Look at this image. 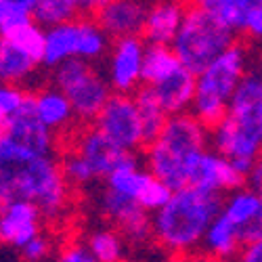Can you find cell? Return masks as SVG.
Instances as JSON below:
<instances>
[{
	"instance_id": "cell-1",
	"label": "cell",
	"mask_w": 262,
	"mask_h": 262,
	"mask_svg": "<svg viewBox=\"0 0 262 262\" xmlns=\"http://www.w3.org/2000/svg\"><path fill=\"white\" fill-rule=\"evenodd\" d=\"M72 195L57 154H34L0 130V210L13 200H30L45 221L57 223L70 212Z\"/></svg>"
},
{
	"instance_id": "cell-2",
	"label": "cell",
	"mask_w": 262,
	"mask_h": 262,
	"mask_svg": "<svg viewBox=\"0 0 262 262\" xmlns=\"http://www.w3.org/2000/svg\"><path fill=\"white\" fill-rule=\"evenodd\" d=\"M225 195L195 185L174 189L170 200L151 214L154 244L170 256H195Z\"/></svg>"
},
{
	"instance_id": "cell-3",
	"label": "cell",
	"mask_w": 262,
	"mask_h": 262,
	"mask_svg": "<svg viewBox=\"0 0 262 262\" xmlns=\"http://www.w3.org/2000/svg\"><path fill=\"white\" fill-rule=\"evenodd\" d=\"M210 147L250 172L262 156V76L250 70L237 86L223 120L210 128Z\"/></svg>"
},
{
	"instance_id": "cell-4",
	"label": "cell",
	"mask_w": 262,
	"mask_h": 262,
	"mask_svg": "<svg viewBox=\"0 0 262 262\" xmlns=\"http://www.w3.org/2000/svg\"><path fill=\"white\" fill-rule=\"evenodd\" d=\"M210 147V128L191 112L168 116L160 135L145 145V166L172 189L191 185L200 156Z\"/></svg>"
},
{
	"instance_id": "cell-5",
	"label": "cell",
	"mask_w": 262,
	"mask_h": 262,
	"mask_svg": "<svg viewBox=\"0 0 262 262\" xmlns=\"http://www.w3.org/2000/svg\"><path fill=\"white\" fill-rule=\"evenodd\" d=\"M254 59L246 42L237 40L202 72L195 74V99L191 114L208 128L218 124L227 114L237 86L252 70Z\"/></svg>"
},
{
	"instance_id": "cell-6",
	"label": "cell",
	"mask_w": 262,
	"mask_h": 262,
	"mask_svg": "<svg viewBox=\"0 0 262 262\" xmlns=\"http://www.w3.org/2000/svg\"><path fill=\"white\" fill-rule=\"evenodd\" d=\"M237 30L216 13L193 3L187 7L183 26L172 40V49L187 70L198 74L237 42Z\"/></svg>"
},
{
	"instance_id": "cell-7",
	"label": "cell",
	"mask_w": 262,
	"mask_h": 262,
	"mask_svg": "<svg viewBox=\"0 0 262 262\" xmlns=\"http://www.w3.org/2000/svg\"><path fill=\"white\" fill-rule=\"evenodd\" d=\"M112 49V38L91 15H80L47 28L45 68L53 70L70 59L103 61Z\"/></svg>"
},
{
	"instance_id": "cell-8",
	"label": "cell",
	"mask_w": 262,
	"mask_h": 262,
	"mask_svg": "<svg viewBox=\"0 0 262 262\" xmlns=\"http://www.w3.org/2000/svg\"><path fill=\"white\" fill-rule=\"evenodd\" d=\"M51 82L68 95L72 101L78 124H93L107 99L112 97V86L105 72L97 68L95 61L70 59L53 68Z\"/></svg>"
},
{
	"instance_id": "cell-9",
	"label": "cell",
	"mask_w": 262,
	"mask_h": 262,
	"mask_svg": "<svg viewBox=\"0 0 262 262\" xmlns=\"http://www.w3.org/2000/svg\"><path fill=\"white\" fill-rule=\"evenodd\" d=\"M101 183L109 189H114L116 193L124 195V198L137 202L151 214L160 210L170 200L174 191L170 185L158 179L137 154H130V151Z\"/></svg>"
},
{
	"instance_id": "cell-10",
	"label": "cell",
	"mask_w": 262,
	"mask_h": 262,
	"mask_svg": "<svg viewBox=\"0 0 262 262\" xmlns=\"http://www.w3.org/2000/svg\"><path fill=\"white\" fill-rule=\"evenodd\" d=\"M93 124L120 149L130 154H139L147 145L135 93H112Z\"/></svg>"
},
{
	"instance_id": "cell-11",
	"label": "cell",
	"mask_w": 262,
	"mask_h": 262,
	"mask_svg": "<svg viewBox=\"0 0 262 262\" xmlns=\"http://www.w3.org/2000/svg\"><path fill=\"white\" fill-rule=\"evenodd\" d=\"M95 208L103 221L122 231L126 242L135 248L147 246L154 242V223L151 212H147L137 202L124 198L109 187H101L95 198Z\"/></svg>"
},
{
	"instance_id": "cell-12",
	"label": "cell",
	"mask_w": 262,
	"mask_h": 262,
	"mask_svg": "<svg viewBox=\"0 0 262 262\" xmlns=\"http://www.w3.org/2000/svg\"><path fill=\"white\" fill-rule=\"evenodd\" d=\"M143 36H124L112 42L105 57V76L114 93H137L143 86Z\"/></svg>"
},
{
	"instance_id": "cell-13",
	"label": "cell",
	"mask_w": 262,
	"mask_h": 262,
	"mask_svg": "<svg viewBox=\"0 0 262 262\" xmlns=\"http://www.w3.org/2000/svg\"><path fill=\"white\" fill-rule=\"evenodd\" d=\"M221 212L239 229L244 246L262 239V191L244 185L223 198Z\"/></svg>"
},
{
	"instance_id": "cell-14",
	"label": "cell",
	"mask_w": 262,
	"mask_h": 262,
	"mask_svg": "<svg viewBox=\"0 0 262 262\" xmlns=\"http://www.w3.org/2000/svg\"><path fill=\"white\" fill-rule=\"evenodd\" d=\"M191 185L227 195L233 189L248 185V174L239 170L231 158H227L223 154H218L216 149L208 147L193 168Z\"/></svg>"
},
{
	"instance_id": "cell-15",
	"label": "cell",
	"mask_w": 262,
	"mask_h": 262,
	"mask_svg": "<svg viewBox=\"0 0 262 262\" xmlns=\"http://www.w3.org/2000/svg\"><path fill=\"white\" fill-rule=\"evenodd\" d=\"M45 216L30 200H13L5 210H0V246L21 250L30 239L42 233Z\"/></svg>"
},
{
	"instance_id": "cell-16",
	"label": "cell",
	"mask_w": 262,
	"mask_h": 262,
	"mask_svg": "<svg viewBox=\"0 0 262 262\" xmlns=\"http://www.w3.org/2000/svg\"><path fill=\"white\" fill-rule=\"evenodd\" d=\"M3 133L7 137H11L15 143H19L21 147H26L34 154H57L59 149V135H55L53 130L40 122V118L34 114V107L30 101V93L28 99L24 103V107L3 126Z\"/></svg>"
},
{
	"instance_id": "cell-17",
	"label": "cell",
	"mask_w": 262,
	"mask_h": 262,
	"mask_svg": "<svg viewBox=\"0 0 262 262\" xmlns=\"http://www.w3.org/2000/svg\"><path fill=\"white\" fill-rule=\"evenodd\" d=\"M70 147L76 149L89 162L97 181H103L116 168V164L128 154V151L120 149L112 139H107L95 124H82V128L72 137Z\"/></svg>"
},
{
	"instance_id": "cell-18",
	"label": "cell",
	"mask_w": 262,
	"mask_h": 262,
	"mask_svg": "<svg viewBox=\"0 0 262 262\" xmlns=\"http://www.w3.org/2000/svg\"><path fill=\"white\" fill-rule=\"evenodd\" d=\"M30 101L34 107V114L40 118V122H45L55 135H70L76 128V114L72 101L68 99L59 86L53 82L49 86H42L30 93Z\"/></svg>"
},
{
	"instance_id": "cell-19",
	"label": "cell",
	"mask_w": 262,
	"mask_h": 262,
	"mask_svg": "<svg viewBox=\"0 0 262 262\" xmlns=\"http://www.w3.org/2000/svg\"><path fill=\"white\" fill-rule=\"evenodd\" d=\"M149 5L151 0H112L95 15V19L112 40L124 36H141Z\"/></svg>"
},
{
	"instance_id": "cell-20",
	"label": "cell",
	"mask_w": 262,
	"mask_h": 262,
	"mask_svg": "<svg viewBox=\"0 0 262 262\" xmlns=\"http://www.w3.org/2000/svg\"><path fill=\"white\" fill-rule=\"evenodd\" d=\"M187 7L183 0H151L141 32L143 40L147 45H172L183 26Z\"/></svg>"
},
{
	"instance_id": "cell-21",
	"label": "cell",
	"mask_w": 262,
	"mask_h": 262,
	"mask_svg": "<svg viewBox=\"0 0 262 262\" xmlns=\"http://www.w3.org/2000/svg\"><path fill=\"white\" fill-rule=\"evenodd\" d=\"M244 250V242L239 229L229 221V218L218 212V216L210 223L204 242H202V254L212 260H233L239 258Z\"/></svg>"
},
{
	"instance_id": "cell-22",
	"label": "cell",
	"mask_w": 262,
	"mask_h": 262,
	"mask_svg": "<svg viewBox=\"0 0 262 262\" xmlns=\"http://www.w3.org/2000/svg\"><path fill=\"white\" fill-rule=\"evenodd\" d=\"M151 91L156 93L168 116L191 112V105L195 99V74L183 65L177 74H172L164 82L151 86Z\"/></svg>"
},
{
	"instance_id": "cell-23",
	"label": "cell",
	"mask_w": 262,
	"mask_h": 262,
	"mask_svg": "<svg viewBox=\"0 0 262 262\" xmlns=\"http://www.w3.org/2000/svg\"><path fill=\"white\" fill-rule=\"evenodd\" d=\"M3 40L13 45L15 49L24 51L28 55H32L34 59H38L45 65V45H47V28L38 24L34 17H26L19 19L15 24L7 26L0 30Z\"/></svg>"
},
{
	"instance_id": "cell-24",
	"label": "cell",
	"mask_w": 262,
	"mask_h": 262,
	"mask_svg": "<svg viewBox=\"0 0 262 262\" xmlns=\"http://www.w3.org/2000/svg\"><path fill=\"white\" fill-rule=\"evenodd\" d=\"M40 65L42 63L38 59L3 40V47H0V80L3 82L24 86L36 78Z\"/></svg>"
},
{
	"instance_id": "cell-25",
	"label": "cell",
	"mask_w": 262,
	"mask_h": 262,
	"mask_svg": "<svg viewBox=\"0 0 262 262\" xmlns=\"http://www.w3.org/2000/svg\"><path fill=\"white\" fill-rule=\"evenodd\" d=\"M86 244H89L95 262H120L128 256V242L122 235V231L114 225H103L93 229L86 235Z\"/></svg>"
},
{
	"instance_id": "cell-26",
	"label": "cell",
	"mask_w": 262,
	"mask_h": 262,
	"mask_svg": "<svg viewBox=\"0 0 262 262\" xmlns=\"http://www.w3.org/2000/svg\"><path fill=\"white\" fill-rule=\"evenodd\" d=\"M183 68L172 45H147L143 59V84L154 86L177 74Z\"/></svg>"
},
{
	"instance_id": "cell-27",
	"label": "cell",
	"mask_w": 262,
	"mask_h": 262,
	"mask_svg": "<svg viewBox=\"0 0 262 262\" xmlns=\"http://www.w3.org/2000/svg\"><path fill=\"white\" fill-rule=\"evenodd\" d=\"M137 105H139V112H141V120H143V128H145V139L147 143L160 135V130L164 128L168 114L164 105L160 103V99L156 97V93L151 91V86L143 84L141 89L135 93Z\"/></svg>"
},
{
	"instance_id": "cell-28",
	"label": "cell",
	"mask_w": 262,
	"mask_h": 262,
	"mask_svg": "<svg viewBox=\"0 0 262 262\" xmlns=\"http://www.w3.org/2000/svg\"><path fill=\"white\" fill-rule=\"evenodd\" d=\"M82 15L80 0H36L34 19L45 28Z\"/></svg>"
},
{
	"instance_id": "cell-29",
	"label": "cell",
	"mask_w": 262,
	"mask_h": 262,
	"mask_svg": "<svg viewBox=\"0 0 262 262\" xmlns=\"http://www.w3.org/2000/svg\"><path fill=\"white\" fill-rule=\"evenodd\" d=\"M193 3L216 13L223 21H227L233 30H237V34H239V28H242L248 11L254 7H262V0H193Z\"/></svg>"
},
{
	"instance_id": "cell-30",
	"label": "cell",
	"mask_w": 262,
	"mask_h": 262,
	"mask_svg": "<svg viewBox=\"0 0 262 262\" xmlns=\"http://www.w3.org/2000/svg\"><path fill=\"white\" fill-rule=\"evenodd\" d=\"M59 160H61V168L65 172V177H68V181L74 189H86L93 183H97L93 168L89 166V162H86L76 149L68 147Z\"/></svg>"
},
{
	"instance_id": "cell-31",
	"label": "cell",
	"mask_w": 262,
	"mask_h": 262,
	"mask_svg": "<svg viewBox=\"0 0 262 262\" xmlns=\"http://www.w3.org/2000/svg\"><path fill=\"white\" fill-rule=\"evenodd\" d=\"M26 99H28V91H24V86L0 80V126H5L24 107Z\"/></svg>"
},
{
	"instance_id": "cell-32",
	"label": "cell",
	"mask_w": 262,
	"mask_h": 262,
	"mask_svg": "<svg viewBox=\"0 0 262 262\" xmlns=\"http://www.w3.org/2000/svg\"><path fill=\"white\" fill-rule=\"evenodd\" d=\"M36 0H0V30L19 19L34 17Z\"/></svg>"
},
{
	"instance_id": "cell-33",
	"label": "cell",
	"mask_w": 262,
	"mask_h": 262,
	"mask_svg": "<svg viewBox=\"0 0 262 262\" xmlns=\"http://www.w3.org/2000/svg\"><path fill=\"white\" fill-rule=\"evenodd\" d=\"M19 256L24 260H30V262H40V260H47L53 256V239L42 231L38 235H34L30 242L19 250Z\"/></svg>"
},
{
	"instance_id": "cell-34",
	"label": "cell",
	"mask_w": 262,
	"mask_h": 262,
	"mask_svg": "<svg viewBox=\"0 0 262 262\" xmlns=\"http://www.w3.org/2000/svg\"><path fill=\"white\" fill-rule=\"evenodd\" d=\"M239 34L252 45L262 47V7H254L248 11L242 28H239Z\"/></svg>"
},
{
	"instance_id": "cell-35",
	"label": "cell",
	"mask_w": 262,
	"mask_h": 262,
	"mask_svg": "<svg viewBox=\"0 0 262 262\" xmlns=\"http://www.w3.org/2000/svg\"><path fill=\"white\" fill-rule=\"evenodd\" d=\"M59 260L63 262H95L93 252L86 242H70L59 250Z\"/></svg>"
},
{
	"instance_id": "cell-36",
	"label": "cell",
	"mask_w": 262,
	"mask_h": 262,
	"mask_svg": "<svg viewBox=\"0 0 262 262\" xmlns=\"http://www.w3.org/2000/svg\"><path fill=\"white\" fill-rule=\"evenodd\" d=\"M239 258L246 260V262H262V239L244 246V250H242V254H239Z\"/></svg>"
},
{
	"instance_id": "cell-37",
	"label": "cell",
	"mask_w": 262,
	"mask_h": 262,
	"mask_svg": "<svg viewBox=\"0 0 262 262\" xmlns=\"http://www.w3.org/2000/svg\"><path fill=\"white\" fill-rule=\"evenodd\" d=\"M112 0H80V5H82V15H91L95 17L103 7H107Z\"/></svg>"
},
{
	"instance_id": "cell-38",
	"label": "cell",
	"mask_w": 262,
	"mask_h": 262,
	"mask_svg": "<svg viewBox=\"0 0 262 262\" xmlns=\"http://www.w3.org/2000/svg\"><path fill=\"white\" fill-rule=\"evenodd\" d=\"M248 185H252V187L262 191V156L254 162L252 170L248 172Z\"/></svg>"
},
{
	"instance_id": "cell-39",
	"label": "cell",
	"mask_w": 262,
	"mask_h": 262,
	"mask_svg": "<svg viewBox=\"0 0 262 262\" xmlns=\"http://www.w3.org/2000/svg\"><path fill=\"white\" fill-rule=\"evenodd\" d=\"M0 47H3V34H0Z\"/></svg>"
},
{
	"instance_id": "cell-40",
	"label": "cell",
	"mask_w": 262,
	"mask_h": 262,
	"mask_svg": "<svg viewBox=\"0 0 262 262\" xmlns=\"http://www.w3.org/2000/svg\"><path fill=\"white\" fill-rule=\"evenodd\" d=\"M260 76H262V68H260Z\"/></svg>"
},
{
	"instance_id": "cell-41",
	"label": "cell",
	"mask_w": 262,
	"mask_h": 262,
	"mask_svg": "<svg viewBox=\"0 0 262 262\" xmlns=\"http://www.w3.org/2000/svg\"><path fill=\"white\" fill-rule=\"evenodd\" d=\"M183 3H187V0H183Z\"/></svg>"
},
{
	"instance_id": "cell-42",
	"label": "cell",
	"mask_w": 262,
	"mask_h": 262,
	"mask_svg": "<svg viewBox=\"0 0 262 262\" xmlns=\"http://www.w3.org/2000/svg\"><path fill=\"white\" fill-rule=\"evenodd\" d=\"M0 130H3V126H0Z\"/></svg>"
}]
</instances>
